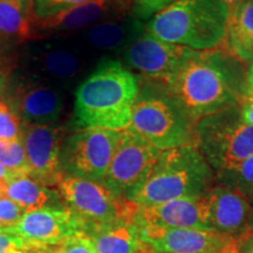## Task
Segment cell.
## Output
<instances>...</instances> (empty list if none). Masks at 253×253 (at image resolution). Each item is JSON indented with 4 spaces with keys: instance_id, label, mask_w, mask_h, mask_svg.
Here are the masks:
<instances>
[{
    "instance_id": "1",
    "label": "cell",
    "mask_w": 253,
    "mask_h": 253,
    "mask_svg": "<svg viewBox=\"0 0 253 253\" xmlns=\"http://www.w3.org/2000/svg\"><path fill=\"white\" fill-rule=\"evenodd\" d=\"M248 68L225 48L195 50L168 90L195 121L231 107L246 95Z\"/></svg>"
},
{
    "instance_id": "2",
    "label": "cell",
    "mask_w": 253,
    "mask_h": 253,
    "mask_svg": "<svg viewBox=\"0 0 253 253\" xmlns=\"http://www.w3.org/2000/svg\"><path fill=\"white\" fill-rule=\"evenodd\" d=\"M138 95L134 73L116 60H104L75 91V118L84 128L121 131L130 126Z\"/></svg>"
},
{
    "instance_id": "3",
    "label": "cell",
    "mask_w": 253,
    "mask_h": 253,
    "mask_svg": "<svg viewBox=\"0 0 253 253\" xmlns=\"http://www.w3.org/2000/svg\"><path fill=\"white\" fill-rule=\"evenodd\" d=\"M214 171L198 147L162 150L143 181L128 195L137 207H150L179 198L197 197L211 188Z\"/></svg>"
},
{
    "instance_id": "4",
    "label": "cell",
    "mask_w": 253,
    "mask_h": 253,
    "mask_svg": "<svg viewBox=\"0 0 253 253\" xmlns=\"http://www.w3.org/2000/svg\"><path fill=\"white\" fill-rule=\"evenodd\" d=\"M229 11L219 0H175L145 23V30L166 42L192 50L219 48Z\"/></svg>"
},
{
    "instance_id": "5",
    "label": "cell",
    "mask_w": 253,
    "mask_h": 253,
    "mask_svg": "<svg viewBox=\"0 0 253 253\" xmlns=\"http://www.w3.org/2000/svg\"><path fill=\"white\" fill-rule=\"evenodd\" d=\"M129 128L160 150L197 147V121L160 82L138 95Z\"/></svg>"
},
{
    "instance_id": "6",
    "label": "cell",
    "mask_w": 253,
    "mask_h": 253,
    "mask_svg": "<svg viewBox=\"0 0 253 253\" xmlns=\"http://www.w3.org/2000/svg\"><path fill=\"white\" fill-rule=\"evenodd\" d=\"M197 147L216 173L253 156V126L231 107L197 121Z\"/></svg>"
},
{
    "instance_id": "7",
    "label": "cell",
    "mask_w": 253,
    "mask_h": 253,
    "mask_svg": "<svg viewBox=\"0 0 253 253\" xmlns=\"http://www.w3.org/2000/svg\"><path fill=\"white\" fill-rule=\"evenodd\" d=\"M56 188L63 205L81 221L82 227L134 220L136 205L106 183L63 175Z\"/></svg>"
},
{
    "instance_id": "8",
    "label": "cell",
    "mask_w": 253,
    "mask_h": 253,
    "mask_svg": "<svg viewBox=\"0 0 253 253\" xmlns=\"http://www.w3.org/2000/svg\"><path fill=\"white\" fill-rule=\"evenodd\" d=\"M120 132L102 128H84L65 138L61 149L63 175L103 182L120 140Z\"/></svg>"
},
{
    "instance_id": "9",
    "label": "cell",
    "mask_w": 253,
    "mask_h": 253,
    "mask_svg": "<svg viewBox=\"0 0 253 253\" xmlns=\"http://www.w3.org/2000/svg\"><path fill=\"white\" fill-rule=\"evenodd\" d=\"M194 52L188 47L158 39L147 30L122 50L123 59L129 67L148 80L164 86L175 79Z\"/></svg>"
},
{
    "instance_id": "10",
    "label": "cell",
    "mask_w": 253,
    "mask_h": 253,
    "mask_svg": "<svg viewBox=\"0 0 253 253\" xmlns=\"http://www.w3.org/2000/svg\"><path fill=\"white\" fill-rule=\"evenodd\" d=\"M161 153L131 128L123 129L103 183L126 198L143 181Z\"/></svg>"
},
{
    "instance_id": "11",
    "label": "cell",
    "mask_w": 253,
    "mask_h": 253,
    "mask_svg": "<svg viewBox=\"0 0 253 253\" xmlns=\"http://www.w3.org/2000/svg\"><path fill=\"white\" fill-rule=\"evenodd\" d=\"M66 128L21 122V142L26 151L30 176L45 186H56L62 178L61 149Z\"/></svg>"
},
{
    "instance_id": "12",
    "label": "cell",
    "mask_w": 253,
    "mask_h": 253,
    "mask_svg": "<svg viewBox=\"0 0 253 253\" xmlns=\"http://www.w3.org/2000/svg\"><path fill=\"white\" fill-rule=\"evenodd\" d=\"M136 225L156 253H238L236 237L217 231Z\"/></svg>"
},
{
    "instance_id": "13",
    "label": "cell",
    "mask_w": 253,
    "mask_h": 253,
    "mask_svg": "<svg viewBox=\"0 0 253 253\" xmlns=\"http://www.w3.org/2000/svg\"><path fill=\"white\" fill-rule=\"evenodd\" d=\"M86 60L74 42H41L25 50L24 65L33 79L49 84L73 82L84 72Z\"/></svg>"
},
{
    "instance_id": "14",
    "label": "cell",
    "mask_w": 253,
    "mask_h": 253,
    "mask_svg": "<svg viewBox=\"0 0 253 253\" xmlns=\"http://www.w3.org/2000/svg\"><path fill=\"white\" fill-rule=\"evenodd\" d=\"M132 15V0H91L67 11L46 18H34L36 34L80 33L104 21L116 20Z\"/></svg>"
},
{
    "instance_id": "15",
    "label": "cell",
    "mask_w": 253,
    "mask_h": 253,
    "mask_svg": "<svg viewBox=\"0 0 253 253\" xmlns=\"http://www.w3.org/2000/svg\"><path fill=\"white\" fill-rule=\"evenodd\" d=\"M4 230L32 244L52 250L69 237L82 232V224L66 207L45 208L26 212L14 227Z\"/></svg>"
},
{
    "instance_id": "16",
    "label": "cell",
    "mask_w": 253,
    "mask_h": 253,
    "mask_svg": "<svg viewBox=\"0 0 253 253\" xmlns=\"http://www.w3.org/2000/svg\"><path fill=\"white\" fill-rule=\"evenodd\" d=\"M134 221L138 225L164 229H197L213 231L209 218L205 194L197 197L179 198L150 207H137Z\"/></svg>"
},
{
    "instance_id": "17",
    "label": "cell",
    "mask_w": 253,
    "mask_h": 253,
    "mask_svg": "<svg viewBox=\"0 0 253 253\" xmlns=\"http://www.w3.org/2000/svg\"><path fill=\"white\" fill-rule=\"evenodd\" d=\"M7 103L27 125H55L63 109L61 91L53 84L37 80L15 88Z\"/></svg>"
},
{
    "instance_id": "18",
    "label": "cell",
    "mask_w": 253,
    "mask_h": 253,
    "mask_svg": "<svg viewBox=\"0 0 253 253\" xmlns=\"http://www.w3.org/2000/svg\"><path fill=\"white\" fill-rule=\"evenodd\" d=\"M209 218L213 231L235 236L246 231L251 212L250 202L225 186H211L205 192Z\"/></svg>"
},
{
    "instance_id": "19",
    "label": "cell",
    "mask_w": 253,
    "mask_h": 253,
    "mask_svg": "<svg viewBox=\"0 0 253 253\" xmlns=\"http://www.w3.org/2000/svg\"><path fill=\"white\" fill-rule=\"evenodd\" d=\"M95 253H156L142 239L134 220H119L82 227Z\"/></svg>"
},
{
    "instance_id": "20",
    "label": "cell",
    "mask_w": 253,
    "mask_h": 253,
    "mask_svg": "<svg viewBox=\"0 0 253 253\" xmlns=\"http://www.w3.org/2000/svg\"><path fill=\"white\" fill-rule=\"evenodd\" d=\"M145 31V24L140 19L130 17L116 19L80 32L82 42L103 52L123 50Z\"/></svg>"
},
{
    "instance_id": "21",
    "label": "cell",
    "mask_w": 253,
    "mask_h": 253,
    "mask_svg": "<svg viewBox=\"0 0 253 253\" xmlns=\"http://www.w3.org/2000/svg\"><path fill=\"white\" fill-rule=\"evenodd\" d=\"M5 195L25 212L45 208H62L59 192L42 185L27 173H15L5 182Z\"/></svg>"
},
{
    "instance_id": "22",
    "label": "cell",
    "mask_w": 253,
    "mask_h": 253,
    "mask_svg": "<svg viewBox=\"0 0 253 253\" xmlns=\"http://www.w3.org/2000/svg\"><path fill=\"white\" fill-rule=\"evenodd\" d=\"M224 48L245 65L253 63V0L229 17Z\"/></svg>"
},
{
    "instance_id": "23",
    "label": "cell",
    "mask_w": 253,
    "mask_h": 253,
    "mask_svg": "<svg viewBox=\"0 0 253 253\" xmlns=\"http://www.w3.org/2000/svg\"><path fill=\"white\" fill-rule=\"evenodd\" d=\"M0 37L17 42L37 39L33 15L9 0H0Z\"/></svg>"
},
{
    "instance_id": "24",
    "label": "cell",
    "mask_w": 253,
    "mask_h": 253,
    "mask_svg": "<svg viewBox=\"0 0 253 253\" xmlns=\"http://www.w3.org/2000/svg\"><path fill=\"white\" fill-rule=\"evenodd\" d=\"M214 175L219 185L238 192L249 202L253 201V156Z\"/></svg>"
},
{
    "instance_id": "25",
    "label": "cell",
    "mask_w": 253,
    "mask_h": 253,
    "mask_svg": "<svg viewBox=\"0 0 253 253\" xmlns=\"http://www.w3.org/2000/svg\"><path fill=\"white\" fill-rule=\"evenodd\" d=\"M0 163L14 173L30 175L26 151L23 142L0 140Z\"/></svg>"
},
{
    "instance_id": "26",
    "label": "cell",
    "mask_w": 253,
    "mask_h": 253,
    "mask_svg": "<svg viewBox=\"0 0 253 253\" xmlns=\"http://www.w3.org/2000/svg\"><path fill=\"white\" fill-rule=\"evenodd\" d=\"M53 249L32 244L8 230L0 229V253H52Z\"/></svg>"
},
{
    "instance_id": "27",
    "label": "cell",
    "mask_w": 253,
    "mask_h": 253,
    "mask_svg": "<svg viewBox=\"0 0 253 253\" xmlns=\"http://www.w3.org/2000/svg\"><path fill=\"white\" fill-rule=\"evenodd\" d=\"M21 121L7 102L0 100V140L20 141Z\"/></svg>"
},
{
    "instance_id": "28",
    "label": "cell",
    "mask_w": 253,
    "mask_h": 253,
    "mask_svg": "<svg viewBox=\"0 0 253 253\" xmlns=\"http://www.w3.org/2000/svg\"><path fill=\"white\" fill-rule=\"evenodd\" d=\"M91 0H33V17L41 19L67 11L75 6L86 4Z\"/></svg>"
},
{
    "instance_id": "29",
    "label": "cell",
    "mask_w": 253,
    "mask_h": 253,
    "mask_svg": "<svg viewBox=\"0 0 253 253\" xmlns=\"http://www.w3.org/2000/svg\"><path fill=\"white\" fill-rule=\"evenodd\" d=\"M26 213L17 203L6 195H0V229H11Z\"/></svg>"
},
{
    "instance_id": "30",
    "label": "cell",
    "mask_w": 253,
    "mask_h": 253,
    "mask_svg": "<svg viewBox=\"0 0 253 253\" xmlns=\"http://www.w3.org/2000/svg\"><path fill=\"white\" fill-rule=\"evenodd\" d=\"M52 253H95V251L89 237L84 232H79L56 245Z\"/></svg>"
},
{
    "instance_id": "31",
    "label": "cell",
    "mask_w": 253,
    "mask_h": 253,
    "mask_svg": "<svg viewBox=\"0 0 253 253\" xmlns=\"http://www.w3.org/2000/svg\"><path fill=\"white\" fill-rule=\"evenodd\" d=\"M173 1L175 0H132V15L142 21H148Z\"/></svg>"
},
{
    "instance_id": "32",
    "label": "cell",
    "mask_w": 253,
    "mask_h": 253,
    "mask_svg": "<svg viewBox=\"0 0 253 253\" xmlns=\"http://www.w3.org/2000/svg\"><path fill=\"white\" fill-rule=\"evenodd\" d=\"M240 118L246 125L253 126V95L246 94L238 104Z\"/></svg>"
},
{
    "instance_id": "33",
    "label": "cell",
    "mask_w": 253,
    "mask_h": 253,
    "mask_svg": "<svg viewBox=\"0 0 253 253\" xmlns=\"http://www.w3.org/2000/svg\"><path fill=\"white\" fill-rule=\"evenodd\" d=\"M237 252L253 253V230H246L237 238Z\"/></svg>"
},
{
    "instance_id": "34",
    "label": "cell",
    "mask_w": 253,
    "mask_h": 253,
    "mask_svg": "<svg viewBox=\"0 0 253 253\" xmlns=\"http://www.w3.org/2000/svg\"><path fill=\"white\" fill-rule=\"evenodd\" d=\"M219 1L225 6L227 11H229V17L231 14H233L243 4H245L249 0H219Z\"/></svg>"
},
{
    "instance_id": "35",
    "label": "cell",
    "mask_w": 253,
    "mask_h": 253,
    "mask_svg": "<svg viewBox=\"0 0 253 253\" xmlns=\"http://www.w3.org/2000/svg\"><path fill=\"white\" fill-rule=\"evenodd\" d=\"M13 4L18 5L23 11L26 12L28 14L33 15V12H32V7H33V0H9Z\"/></svg>"
},
{
    "instance_id": "36",
    "label": "cell",
    "mask_w": 253,
    "mask_h": 253,
    "mask_svg": "<svg viewBox=\"0 0 253 253\" xmlns=\"http://www.w3.org/2000/svg\"><path fill=\"white\" fill-rule=\"evenodd\" d=\"M246 94L253 95V63L248 66V81H246Z\"/></svg>"
},
{
    "instance_id": "37",
    "label": "cell",
    "mask_w": 253,
    "mask_h": 253,
    "mask_svg": "<svg viewBox=\"0 0 253 253\" xmlns=\"http://www.w3.org/2000/svg\"><path fill=\"white\" fill-rule=\"evenodd\" d=\"M6 89V73L1 56H0V95Z\"/></svg>"
},
{
    "instance_id": "38",
    "label": "cell",
    "mask_w": 253,
    "mask_h": 253,
    "mask_svg": "<svg viewBox=\"0 0 253 253\" xmlns=\"http://www.w3.org/2000/svg\"><path fill=\"white\" fill-rule=\"evenodd\" d=\"M13 175H15L14 172H12L11 170H8L7 168L0 163V181L1 179H8L9 177H12Z\"/></svg>"
},
{
    "instance_id": "39",
    "label": "cell",
    "mask_w": 253,
    "mask_h": 253,
    "mask_svg": "<svg viewBox=\"0 0 253 253\" xmlns=\"http://www.w3.org/2000/svg\"><path fill=\"white\" fill-rule=\"evenodd\" d=\"M246 230H253V210L250 212L249 219H248V225H246Z\"/></svg>"
}]
</instances>
